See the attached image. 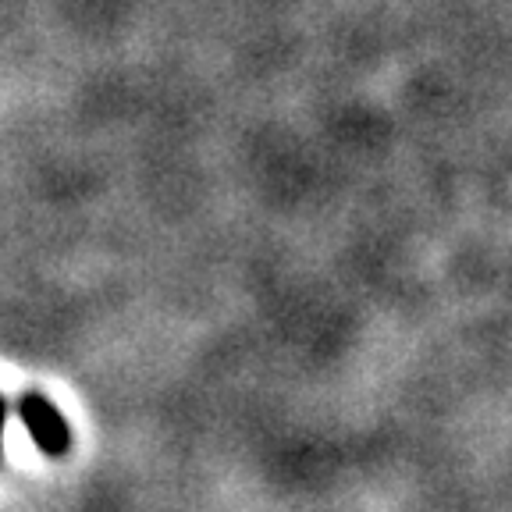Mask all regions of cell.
<instances>
[{
  "mask_svg": "<svg viewBox=\"0 0 512 512\" xmlns=\"http://www.w3.org/2000/svg\"><path fill=\"white\" fill-rule=\"evenodd\" d=\"M18 420L29 431V438L36 441L43 456L57 459L72 448V431H68V420L64 413L47 399L43 392H25L18 399Z\"/></svg>",
  "mask_w": 512,
  "mask_h": 512,
  "instance_id": "1",
  "label": "cell"
},
{
  "mask_svg": "<svg viewBox=\"0 0 512 512\" xmlns=\"http://www.w3.org/2000/svg\"><path fill=\"white\" fill-rule=\"evenodd\" d=\"M4 424H8V406L0 399V448H4Z\"/></svg>",
  "mask_w": 512,
  "mask_h": 512,
  "instance_id": "2",
  "label": "cell"
}]
</instances>
